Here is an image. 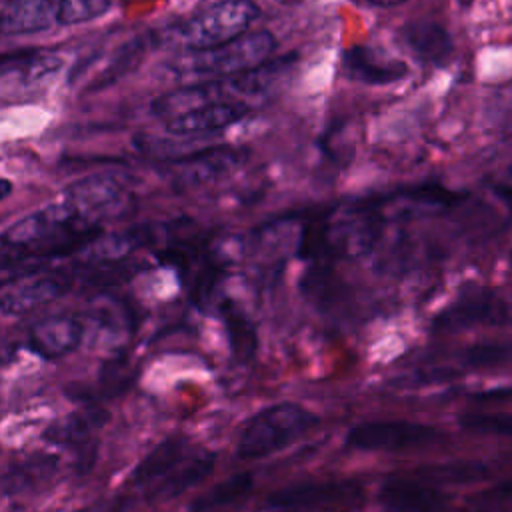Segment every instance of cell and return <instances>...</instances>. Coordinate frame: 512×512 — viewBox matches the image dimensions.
<instances>
[{"label":"cell","instance_id":"6da1fadb","mask_svg":"<svg viewBox=\"0 0 512 512\" xmlns=\"http://www.w3.org/2000/svg\"><path fill=\"white\" fill-rule=\"evenodd\" d=\"M274 48L276 40L268 30L244 32L242 36L216 48L188 52V56L182 58L178 70L182 74L198 76H242L266 66Z\"/></svg>","mask_w":512,"mask_h":512},{"label":"cell","instance_id":"7a4b0ae2","mask_svg":"<svg viewBox=\"0 0 512 512\" xmlns=\"http://www.w3.org/2000/svg\"><path fill=\"white\" fill-rule=\"evenodd\" d=\"M318 424V416L300 404L280 402L254 414L242 428L238 456L244 460L268 456L294 442Z\"/></svg>","mask_w":512,"mask_h":512},{"label":"cell","instance_id":"3957f363","mask_svg":"<svg viewBox=\"0 0 512 512\" xmlns=\"http://www.w3.org/2000/svg\"><path fill=\"white\" fill-rule=\"evenodd\" d=\"M256 16L258 6L252 0H220L186 20L180 40L188 52L216 48L248 32Z\"/></svg>","mask_w":512,"mask_h":512},{"label":"cell","instance_id":"277c9868","mask_svg":"<svg viewBox=\"0 0 512 512\" xmlns=\"http://www.w3.org/2000/svg\"><path fill=\"white\" fill-rule=\"evenodd\" d=\"M246 162V150L234 146H212L204 150L190 152L172 160V182L182 190L212 186L236 170Z\"/></svg>","mask_w":512,"mask_h":512},{"label":"cell","instance_id":"5b68a950","mask_svg":"<svg viewBox=\"0 0 512 512\" xmlns=\"http://www.w3.org/2000/svg\"><path fill=\"white\" fill-rule=\"evenodd\" d=\"M440 432L428 424L408 420H368L356 424L346 444L358 450H406L434 444Z\"/></svg>","mask_w":512,"mask_h":512},{"label":"cell","instance_id":"8992f818","mask_svg":"<svg viewBox=\"0 0 512 512\" xmlns=\"http://www.w3.org/2000/svg\"><path fill=\"white\" fill-rule=\"evenodd\" d=\"M128 198V186L116 174H92L74 182L66 194L64 202L88 224L100 216L118 210Z\"/></svg>","mask_w":512,"mask_h":512},{"label":"cell","instance_id":"52a82bcc","mask_svg":"<svg viewBox=\"0 0 512 512\" xmlns=\"http://www.w3.org/2000/svg\"><path fill=\"white\" fill-rule=\"evenodd\" d=\"M70 288V278L56 272H26L0 284V310L6 314L30 312Z\"/></svg>","mask_w":512,"mask_h":512},{"label":"cell","instance_id":"ba28073f","mask_svg":"<svg viewBox=\"0 0 512 512\" xmlns=\"http://www.w3.org/2000/svg\"><path fill=\"white\" fill-rule=\"evenodd\" d=\"M250 114L244 100H214L166 122V130L180 138H202L242 122Z\"/></svg>","mask_w":512,"mask_h":512},{"label":"cell","instance_id":"9c48e42d","mask_svg":"<svg viewBox=\"0 0 512 512\" xmlns=\"http://www.w3.org/2000/svg\"><path fill=\"white\" fill-rule=\"evenodd\" d=\"M362 486L356 482H306L280 488L266 500L270 508L298 510V508H326L342 506L358 500Z\"/></svg>","mask_w":512,"mask_h":512},{"label":"cell","instance_id":"30bf717a","mask_svg":"<svg viewBox=\"0 0 512 512\" xmlns=\"http://www.w3.org/2000/svg\"><path fill=\"white\" fill-rule=\"evenodd\" d=\"M508 318V304L500 296L492 292H478L464 296L438 314L434 320V330L456 332L480 324H506Z\"/></svg>","mask_w":512,"mask_h":512},{"label":"cell","instance_id":"8fae6325","mask_svg":"<svg viewBox=\"0 0 512 512\" xmlns=\"http://www.w3.org/2000/svg\"><path fill=\"white\" fill-rule=\"evenodd\" d=\"M378 498L390 512H438L450 500L442 490L422 480H388Z\"/></svg>","mask_w":512,"mask_h":512},{"label":"cell","instance_id":"7c38bea8","mask_svg":"<svg viewBox=\"0 0 512 512\" xmlns=\"http://www.w3.org/2000/svg\"><path fill=\"white\" fill-rule=\"evenodd\" d=\"M82 340V324L72 316H50L30 330V348L44 358H58L72 352Z\"/></svg>","mask_w":512,"mask_h":512},{"label":"cell","instance_id":"4fadbf2b","mask_svg":"<svg viewBox=\"0 0 512 512\" xmlns=\"http://www.w3.org/2000/svg\"><path fill=\"white\" fill-rule=\"evenodd\" d=\"M344 68L350 78L364 84H390L406 76L408 68L404 62L392 60L368 46H352L344 54Z\"/></svg>","mask_w":512,"mask_h":512},{"label":"cell","instance_id":"5bb4252c","mask_svg":"<svg viewBox=\"0 0 512 512\" xmlns=\"http://www.w3.org/2000/svg\"><path fill=\"white\" fill-rule=\"evenodd\" d=\"M58 0H6L0 30L6 34H34L56 24Z\"/></svg>","mask_w":512,"mask_h":512},{"label":"cell","instance_id":"9a60e30c","mask_svg":"<svg viewBox=\"0 0 512 512\" xmlns=\"http://www.w3.org/2000/svg\"><path fill=\"white\" fill-rule=\"evenodd\" d=\"M406 46L424 62L444 64L452 54V38L448 30L430 20L410 22L402 30Z\"/></svg>","mask_w":512,"mask_h":512},{"label":"cell","instance_id":"2e32d148","mask_svg":"<svg viewBox=\"0 0 512 512\" xmlns=\"http://www.w3.org/2000/svg\"><path fill=\"white\" fill-rule=\"evenodd\" d=\"M56 464H58V460L54 456H44V454L24 460L0 478V490L4 494L26 492V490L38 486L40 482L48 480L52 476V472L56 470Z\"/></svg>","mask_w":512,"mask_h":512},{"label":"cell","instance_id":"e0dca14e","mask_svg":"<svg viewBox=\"0 0 512 512\" xmlns=\"http://www.w3.org/2000/svg\"><path fill=\"white\" fill-rule=\"evenodd\" d=\"M184 448H186L184 438H180V436L166 438L164 442H160L154 450H150L144 456V460L136 466L132 480L136 484H142V482H150L158 476L168 474L180 462Z\"/></svg>","mask_w":512,"mask_h":512},{"label":"cell","instance_id":"ac0fdd59","mask_svg":"<svg viewBox=\"0 0 512 512\" xmlns=\"http://www.w3.org/2000/svg\"><path fill=\"white\" fill-rule=\"evenodd\" d=\"M250 488H252V474L250 472L236 474V476L216 484L206 494L198 496L190 504V512H210V510L222 508V506L232 504L234 500L242 498Z\"/></svg>","mask_w":512,"mask_h":512},{"label":"cell","instance_id":"d6986e66","mask_svg":"<svg viewBox=\"0 0 512 512\" xmlns=\"http://www.w3.org/2000/svg\"><path fill=\"white\" fill-rule=\"evenodd\" d=\"M214 468V454H202L194 458L184 468H178L174 474H170L160 488L154 492L158 498H172L182 494L184 490L196 486L200 480H204Z\"/></svg>","mask_w":512,"mask_h":512},{"label":"cell","instance_id":"ffe728a7","mask_svg":"<svg viewBox=\"0 0 512 512\" xmlns=\"http://www.w3.org/2000/svg\"><path fill=\"white\" fill-rule=\"evenodd\" d=\"M224 320H226L228 340H230V346H232L236 358L250 360L256 352V344H258L254 326L250 324V320L244 314H240L238 310H232V308L226 310Z\"/></svg>","mask_w":512,"mask_h":512},{"label":"cell","instance_id":"44dd1931","mask_svg":"<svg viewBox=\"0 0 512 512\" xmlns=\"http://www.w3.org/2000/svg\"><path fill=\"white\" fill-rule=\"evenodd\" d=\"M110 8V0H58L56 22L64 26L84 24L102 16Z\"/></svg>","mask_w":512,"mask_h":512},{"label":"cell","instance_id":"7402d4cb","mask_svg":"<svg viewBox=\"0 0 512 512\" xmlns=\"http://www.w3.org/2000/svg\"><path fill=\"white\" fill-rule=\"evenodd\" d=\"M418 474L422 476V482L432 478L438 482H472V480L484 478L488 470L482 462H454V464L430 466L420 470Z\"/></svg>","mask_w":512,"mask_h":512},{"label":"cell","instance_id":"603a6c76","mask_svg":"<svg viewBox=\"0 0 512 512\" xmlns=\"http://www.w3.org/2000/svg\"><path fill=\"white\" fill-rule=\"evenodd\" d=\"M104 414L100 412H88V414H74L66 422L54 426L48 430V436L58 442H76L82 440L100 420Z\"/></svg>","mask_w":512,"mask_h":512},{"label":"cell","instance_id":"cb8c5ba5","mask_svg":"<svg viewBox=\"0 0 512 512\" xmlns=\"http://www.w3.org/2000/svg\"><path fill=\"white\" fill-rule=\"evenodd\" d=\"M460 426L476 434L508 436L512 432V420L508 414H464Z\"/></svg>","mask_w":512,"mask_h":512},{"label":"cell","instance_id":"d4e9b609","mask_svg":"<svg viewBox=\"0 0 512 512\" xmlns=\"http://www.w3.org/2000/svg\"><path fill=\"white\" fill-rule=\"evenodd\" d=\"M466 360L472 366L502 364L508 360V346L506 344H478L468 350Z\"/></svg>","mask_w":512,"mask_h":512},{"label":"cell","instance_id":"484cf974","mask_svg":"<svg viewBox=\"0 0 512 512\" xmlns=\"http://www.w3.org/2000/svg\"><path fill=\"white\" fill-rule=\"evenodd\" d=\"M12 192V182L6 178H0V200H4Z\"/></svg>","mask_w":512,"mask_h":512},{"label":"cell","instance_id":"4316f807","mask_svg":"<svg viewBox=\"0 0 512 512\" xmlns=\"http://www.w3.org/2000/svg\"><path fill=\"white\" fill-rule=\"evenodd\" d=\"M370 4L374 6H382V8H390V6H398V4H404L406 0H368Z\"/></svg>","mask_w":512,"mask_h":512},{"label":"cell","instance_id":"83f0119b","mask_svg":"<svg viewBox=\"0 0 512 512\" xmlns=\"http://www.w3.org/2000/svg\"><path fill=\"white\" fill-rule=\"evenodd\" d=\"M4 6H6V0H0V14H2V10H4Z\"/></svg>","mask_w":512,"mask_h":512}]
</instances>
